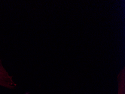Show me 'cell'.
Wrapping results in <instances>:
<instances>
[{
    "mask_svg": "<svg viewBox=\"0 0 125 94\" xmlns=\"http://www.w3.org/2000/svg\"><path fill=\"white\" fill-rule=\"evenodd\" d=\"M0 84L1 86L10 89H14L17 84L14 81L13 76L10 75L3 65L0 60Z\"/></svg>",
    "mask_w": 125,
    "mask_h": 94,
    "instance_id": "cell-1",
    "label": "cell"
},
{
    "mask_svg": "<svg viewBox=\"0 0 125 94\" xmlns=\"http://www.w3.org/2000/svg\"></svg>",
    "mask_w": 125,
    "mask_h": 94,
    "instance_id": "cell-3",
    "label": "cell"
},
{
    "mask_svg": "<svg viewBox=\"0 0 125 94\" xmlns=\"http://www.w3.org/2000/svg\"><path fill=\"white\" fill-rule=\"evenodd\" d=\"M117 94H125L124 74H120L118 77V90Z\"/></svg>",
    "mask_w": 125,
    "mask_h": 94,
    "instance_id": "cell-2",
    "label": "cell"
}]
</instances>
